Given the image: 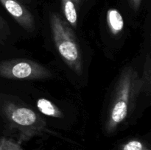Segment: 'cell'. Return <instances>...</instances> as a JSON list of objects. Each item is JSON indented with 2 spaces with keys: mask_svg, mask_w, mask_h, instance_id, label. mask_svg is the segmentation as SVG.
Wrapping results in <instances>:
<instances>
[{
  "mask_svg": "<svg viewBox=\"0 0 151 150\" xmlns=\"http://www.w3.org/2000/svg\"><path fill=\"white\" fill-rule=\"evenodd\" d=\"M142 82L138 72L128 66L121 72L115 85L108 110L105 128L109 133L114 132L134 111Z\"/></svg>",
  "mask_w": 151,
  "mask_h": 150,
  "instance_id": "cell-1",
  "label": "cell"
},
{
  "mask_svg": "<svg viewBox=\"0 0 151 150\" xmlns=\"http://www.w3.org/2000/svg\"><path fill=\"white\" fill-rule=\"evenodd\" d=\"M1 111L9 129L16 132V141L19 144L41 135L47 129L44 119L26 106L4 100L1 104Z\"/></svg>",
  "mask_w": 151,
  "mask_h": 150,
  "instance_id": "cell-2",
  "label": "cell"
},
{
  "mask_svg": "<svg viewBox=\"0 0 151 150\" xmlns=\"http://www.w3.org/2000/svg\"><path fill=\"white\" fill-rule=\"evenodd\" d=\"M50 24L53 41L62 60L76 74L82 75L83 71L82 53L71 26L58 13L50 15Z\"/></svg>",
  "mask_w": 151,
  "mask_h": 150,
  "instance_id": "cell-3",
  "label": "cell"
},
{
  "mask_svg": "<svg viewBox=\"0 0 151 150\" xmlns=\"http://www.w3.org/2000/svg\"><path fill=\"white\" fill-rule=\"evenodd\" d=\"M0 76L17 80H38L51 78L52 74L37 62L13 59L0 61Z\"/></svg>",
  "mask_w": 151,
  "mask_h": 150,
  "instance_id": "cell-4",
  "label": "cell"
},
{
  "mask_svg": "<svg viewBox=\"0 0 151 150\" xmlns=\"http://www.w3.org/2000/svg\"><path fill=\"white\" fill-rule=\"evenodd\" d=\"M0 3L24 29L30 32L35 30V22L33 16L20 1L0 0Z\"/></svg>",
  "mask_w": 151,
  "mask_h": 150,
  "instance_id": "cell-5",
  "label": "cell"
},
{
  "mask_svg": "<svg viewBox=\"0 0 151 150\" xmlns=\"http://www.w3.org/2000/svg\"><path fill=\"white\" fill-rule=\"evenodd\" d=\"M106 20L110 32L113 35H118L122 32L124 28V20L121 13L116 9L108 10Z\"/></svg>",
  "mask_w": 151,
  "mask_h": 150,
  "instance_id": "cell-6",
  "label": "cell"
},
{
  "mask_svg": "<svg viewBox=\"0 0 151 150\" xmlns=\"http://www.w3.org/2000/svg\"><path fill=\"white\" fill-rule=\"evenodd\" d=\"M36 107L38 111L45 116L58 119L63 117V113L59 107L47 99H38L36 101Z\"/></svg>",
  "mask_w": 151,
  "mask_h": 150,
  "instance_id": "cell-7",
  "label": "cell"
},
{
  "mask_svg": "<svg viewBox=\"0 0 151 150\" xmlns=\"http://www.w3.org/2000/svg\"><path fill=\"white\" fill-rule=\"evenodd\" d=\"M61 4L66 22L71 26L75 28L78 24V14L73 0H61Z\"/></svg>",
  "mask_w": 151,
  "mask_h": 150,
  "instance_id": "cell-8",
  "label": "cell"
},
{
  "mask_svg": "<svg viewBox=\"0 0 151 150\" xmlns=\"http://www.w3.org/2000/svg\"><path fill=\"white\" fill-rule=\"evenodd\" d=\"M142 82V92H146L150 94V56H147V60L145 64L143 76L141 77Z\"/></svg>",
  "mask_w": 151,
  "mask_h": 150,
  "instance_id": "cell-9",
  "label": "cell"
},
{
  "mask_svg": "<svg viewBox=\"0 0 151 150\" xmlns=\"http://www.w3.org/2000/svg\"><path fill=\"white\" fill-rule=\"evenodd\" d=\"M119 150H150L145 143L139 140H131L119 146Z\"/></svg>",
  "mask_w": 151,
  "mask_h": 150,
  "instance_id": "cell-10",
  "label": "cell"
},
{
  "mask_svg": "<svg viewBox=\"0 0 151 150\" xmlns=\"http://www.w3.org/2000/svg\"><path fill=\"white\" fill-rule=\"evenodd\" d=\"M0 150H23L16 140L7 137L0 138Z\"/></svg>",
  "mask_w": 151,
  "mask_h": 150,
  "instance_id": "cell-11",
  "label": "cell"
},
{
  "mask_svg": "<svg viewBox=\"0 0 151 150\" xmlns=\"http://www.w3.org/2000/svg\"><path fill=\"white\" fill-rule=\"evenodd\" d=\"M10 35V29L7 21L0 15V44H3Z\"/></svg>",
  "mask_w": 151,
  "mask_h": 150,
  "instance_id": "cell-12",
  "label": "cell"
},
{
  "mask_svg": "<svg viewBox=\"0 0 151 150\" xmlns=\"http://www.w3.org/2000/svg\"><path fill=\"white\" fill-rule=\"evenodd\" d=\"M142 0H131V6H132L133 9H134L135 10H137L139 9V7L141 5Z\"/></svg>",
  "mask_w": 151,
  "mask_h": 150,
  "instance_id": "cell-13",
  "label": "cell"
},
{
  "mask_svg": "<svg viewBox=\"0 0 151 150\" xmlns=\"http://www.w3.org/2000/svg\"><path fill=\"white\" fill-rule=\"evenodd\" d=\"M74 3L76 4L77 6H80L81 5V0H73Z\"/></svg>",
  "mask_w": 151,
  "mask_h": 150,
  "instance_id": "cell-14",
  "label": "cell"
},
{
  "mask_svg": "<svg viewBox=\"0 0 151 150\" xmlns=\"http://www.w3.org/2000/svg\"><path fill=\"white\" fill-rule=\"evenodd\" d=\"M19 1H22V2H29L30 1V0H19Z\"/></svg>",
  "mask_w": 151,
  "mask_h": 150,
  "instance_id": "cell-15",
  "label": "cell"
}]
</instances>
